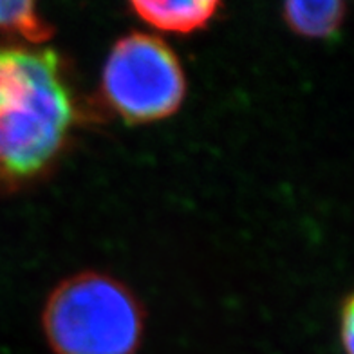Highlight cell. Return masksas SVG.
Here are the masks:
<instances>
[{"instance_id": "7a4b0ae2", "label": "cell", "mask_w": 354, "mask_h": 354, "mask_svg": "<svg viewBox=\"0 0 354 354\" xmlns=\"http://www.w3.org/2000/svg\"><path fill=\"white\" fill-rule=\"evenodd\" d=\"M42 324L55 354H134L143 336V311L131 289L94 271L56 286Z\"/></svg>"}, {"instance_id": "3957f363", "label": "cell", "mask_w": 354, "mask_h": 354, "mask_svg": "<svg viewBox=\"0 0 354 354\" xmlns=\"http://www.w3.org/2000/svg\"><path fill=\"white\" fill-rule=\"evenodd\" d=\"M109 105L127 122L147 123L181 107L187 80L177 56L163 40L132 33L118 40L102 75Z\"/></svg>"}, {"instance_id": "8992f818", "label": "cell", "mask_w": 354, "mask_h": 354, "mask_svg": "<svg viewBox=\"0 0 354 354\" xmlns=\"http://www.w3.org/2000/svg\"><path fill=\"white\" fill-rule=\"evenodd\" d=\"M0 31L15 33L29 42H44L51 37V28L40 19L33 2H0Z\"/></svg>"}, {"instance_id": "52a82bcc", "label": "cell", "mask_w": 354, "mask_h": 354, "mask_svg": "<svg viewBox=\"0 0 354 354\" xmlns=\"http://www.w3.org/2000/svg\"><path fill=\"white\" fill-rule=\"evenodd\" d=\"M340 333L342 344L347 354H353V336H354V302L353 297H347L340 313Z\"/></svg>"}, {"instance_id": "277c9868", "label": "cell", "mask_w": 354, "mask_h": 354, "mask_svg": "<svg viewBox=\"0 0 354 354\" xmlns=\"http://www.w3.org/2000/svg\"><path fill=\"white\" fill-rule=\"evenodd\" d=\"M131 8L141 20L168 33H192L205 28L214 19L221 4L215 0H194V2H156L136 0Z\"/></svg>"}, {"instance_id": "6da1fadb", "label": "cell", "mask_w": 354, "mask_h": 354, "mask_svg": "<svg viewBox=\"0 0 354 354\" xmlns=\"http://www.w3.org/2000/svg\"><path fill=\"white\" fill-rule=\"evenodd\" d=\"M75 118L55 51L0 49V177L40 172Z\"/></svg>"}, {"instance_id": "5b68a950", "label": "cell", "mask_w": 354, "mask_h": 354, "mask_svg": "<svg viewBox=\"0 0 354 354\" xmlns=\"http://www.w3.org/2000/svg\"><path fill=\"white\" fill-rule=\"evenodd\" d=\"M345 17V4L338 0L288 2L284 20L295 33L309 38H329L338 33Z\"/></svg>"}]
</instances>
